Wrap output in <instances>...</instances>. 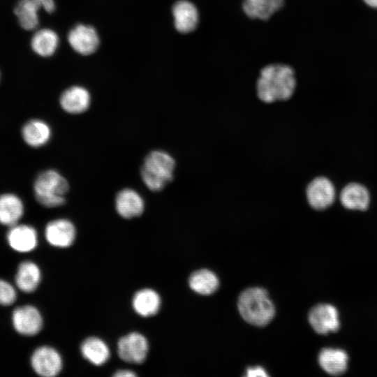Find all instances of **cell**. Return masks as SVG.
Masks as SVG:
<instances>
[{"label":"cell","instance_id":"6da1fadb","mask_svg":"<svg viewBox=\"0 0 377 377\" xmlns=\"http://www.w3.org/2000/svg\"><path fill=\"white\" fill-rule=\"evenodd\" d=\"M295 87V73L290 66L270 64L260 71L256 82V93L262 102L272 103L290 99Z\"/></svg>","mask_w":377,"mask_h":377},{"label":"cell","instance_id":"7a4b0ae2","mask_svg":"<svg viewBox=\"0 0 377 377\" xmlns=\"http://www.w3.org/2000/svg\"><path fill=\"white\" fill-rule=\"evenodd\" d=\"M176 163L174 158L163 150H154L145 158L140 173L146 186L152 191H159L174 177Z\"/></svg>","mask_w":377,"mask_h":377},{"label":"cell","instance_id":"3957f363","mask_svg":"<svg viewBox=\"0 0 377 377\" xmlns=\"http://www.w3.org/2000/svg\"><path fill=\"white\" fill-rule=\"evenodd\" d=\"M238 309L242 318L256 326H264L273 318L275 309L265 290L251 288L239 296Z\"/></svg>","mask_w":377,"mask_h":377},{"label":"cell","instance_id":"277c9868","mask_svg":"<svg viewBox=\"0 0 377 377\" xmlns=\"http://www.w3.org/2000/svg\"><path fill=\"white\" fill-rule=\"evenodd\" d=\"M69 190L68 181L57 170H47L40 172L34 183L36 200L45 207H57L66 202Z\"/></svg>","mask_w":377,"mask_h":377},{"label":"cell","instance_id":"5b68a950","mask_svg":"<svg viewBox=\"0 0 377 377\" xmlns=\"http://www.w3.org/2000/svg\"><path fill=\"white\" fill-rule=\"evenodd\" d=\"M149 344L147 339L138 332L130 333L121 337L117 343L119 357L133 364L143 362L147 355Z\"/></svg>","mask_w":377,"mask_h":377},{"label":"cell","instance_id":"8992f818","mask_svg":"<svg viewBox=\"0 0 377 377\" xmlns=\"http://www.w3.org/2000/svg\"><path fill=\"white\" fill-rule=\"evenodd\" d=\"M309 322L314 331L320 334L337 332L340 327L338 310L330 304L313 307L309 313Z\"/></svg>","mask_w":377,"mask_h":377},{"label":"cell","instance_id":"52a82bcc","mask_svg":"<svg viewBox=\"0 0 377 377\" xmlns=\"http://www.w3.org/2000/svg\"><path fill=\"white\" fill-rule=\"evenodd\" d=\"M306 197L309 205L314 209L323 210L330 207L335 198L334 185L327 178L318 177L306 186Z\"/></svg>","mask_w":377,"mask_h":377},{"label":"cell","instance_id":"ba28073f","mask_svg":"<svg viewBox=\"0 0 377 377\" xmlns=\"http://www.w3.org/2000/svg\"><path fill=\"white\" fill-rule=\"evenodd\" d=\"M31 363L34 371L43 377L55 376L62 368L59 353L49 346L38 348L31 356Z\"/></svg>","mask_w":377,"mask_h":377},{"label":"cell","instance_id":"9c48e42d","mask_svg":"<svg viewBox=\"0 0 377 377\" xmlns=\"http://www.w3.org/2000/svg\"><path fill=\"white\" fill-rule=\"evenodd\" d=\"M12 322L15 330L24 336L35 335L43 327V318L39 311L31 305L15 309L12 315Z\"/></svg>","mask_w":377,"mask_h":377},{"label":"cell","instance_id":"30bf717a","mask_svg":"<svg viewBox=\"0 0 377 377\" xmlns=\"http://www.w3.org/2000/svg\"><path fill=\"white\" fill-rule=\"evenodd\" d=\"M75 228L69 220L59 219L49 222L45 229V237L50 244L56 247L70 246L75 239Z\"/></svg>","mask_w":377,"mask_h":377},{"label":"cell","instance_id":"8fae6325","mask_svg":"<svg viewBox=\"0 0 377 377\" xmlns=\"http://www.w3.org/2000/svg\"><path fill=\"white\" fill-rule=\"evenodd\" d=\"M68 40L77 52L88 55L94 53L99 44L96 30L91 26L78 24L68 34Z\"/></svg>","mask_w":377,"mask_h":377},{"label":"cell","instance_id":"7c38bea8","mask_svg":"<svg viewBox=\"0 0 377 377\" xmlns=\"http://www.w3.org/2000/svg\"><path fill=\"white\" fill-rule=\"evenodd\" d=\"M10 228L7 240L13 249L17 252L26 253L36 248L38 236L36 230L32 226L17 223Z\"/></svg>","mask_w":377,"mask_h":377},{"label":"cell","instance_id":"4fadbf2b","mask_svg":"<svg viewBox=\"0 0 377 377\" xmlns=\"http://www.w3.org/2000/svg\"><path fill=\"white\" fill-rule=\"evenodd\" d=\"M115 207L121 217L131 219L142 214L145 203L137 191L131 188H124L116 195Z\"/></svg>","mask_w":377,"mask_h":377},{"label":"cell","instance_id":"5bb4252c","mask_svg":"<svg viewBox=\"0 0 377 377\" xmlns=\"http://www.w3.org/2000/svg\"><path fill=\"white\" fill-rule=\"evenodd\" d=\"M175 27L182 34L193 31L198 22V13L195 6L186 0L177 1L172 7Z\"/></svg>","mask_w":377,"mask_h":377},{"label":"cell","instance_id":"9a60e30c","mask_svg":"<svg viewBox=\"0 0 377 377\" xmlns=\"http://www.w3.org/2000/svg\"><path fill=\"white\" fill-rule=\"evenodd\" d=\"M60 105L68 113L77 114L85 112L91 102L89 91L84 87L74 86L64 91L60 97Z\"/></svg>","mask_w":377,"mask_h":377},{"label":"cell","instance_id":"2e32d148","mask_svg":"<svg viewBox=\"0 0 377 377\" xmlns=\"http://www.w3.org/2000/svg\"><path fill=\"white\" fill-rule=\"evenodd\" d=\"M320 367L327 374L333 376L343 374L348 368V356L341 348H325L318 355Z\"/></svg>","mask_w":377,"mask_h":377},{"label":"cell","instance_id":"e0dca14e","mask_svg":"<svg viewBox=\"0 0 377 377\" xmlns=\"http://www.w3.org/2000/svg\"><path fill=\"white\" fill-rule=\"evenodd\" d=\"M24 204L17 195L6 193L0 195V223L11 227L18 223L24 214Z\"/></svg>","mask_w":377,"mask_h":377},{"label":"cell","instance_id":"ac0fdd59","mask_svg":"<svg viewBox=\"0 0 377 377\" xmlns=\"http://www.w3.org/2000/svg\"><path fill=\"white\" fill-rule=\"evenodd\" d=\"M340 200L343 206L353 210H365L370 202L367 189L357 183L346 185L341 192Z\"/></svg>","mask_w":377,"mask_h":377},{"label":"cell","instance_id":"d6986e66","mask_svg":"<svg viewBox=\"0 0 377 377\" xmlns=\"http://www.w3.org/2000/svg\"><path fill=\"white\" fill-rule=\"evenodd\" d=\"M24 141L30 147L37 148L45 145L51 136L49 125L40 119H31L22 128Z\"/></svg>","mask_w":377,"mask_h":377},{"label":"cell","instance_id":"ffe728a7","mask_svg":"<svg viewBox=\"0 0 377 377\" xmlns=\"http://www.w3.org/2000/svg\"><path fill=\"white\" fill-rule=\"evenodd\" d=\"M283 4L284 0H244L242 8L249 17L267 20Z\"/></svg>","mask_w":377,"mask_h":377},{"label":"cell","instance_id":"44dd1931","mask_svg":"<svg viewBox=\"0 0 377 377\" xmlns=\"http://www.w3.org/2000/svg\"><path fill=\"white\" fill-rule=\"evenodd\" d=\"M132 305L138 314L149 317L155 315L158 311L161 306V298L155 290L145 288L135 294Z\"/></svg>","mask_w":377,"mask_h":377},{"label":"cell","instance_id":"7402d4cb","mask_svg":"<svg viewBox=\"0 0 377 377\" xmlns=\"http://www.w3.org/2000/svg\"><path fill=\"white\" fill-rule=\"evenodd\" d=\"M40 277V271L38 265L31 261H25L18 267L15 283L22 291L31 293L37 288Z\"/></svg>","mask_w":377,"mask_h":377},{"label":"cell","instance_id":"603a6c76","mask_svg":"<svg viewBox=\"0 0 377 377\" xmlns=\"http://www.w3.org/2000/svg\"><path fill=\"white\" fill-rule=\"evenodd\" d=\"M83 357L91 364L100 366L110 357V350L107 344L97 337H89L81 345Z\"/></svg>","mask_w":377,"mask_h":377},{"label":"cell","instance_id":"cb8c5ba5","mask_svg":"<svg viewBox=\"0 0 377 377\" xmlns=\"http://www.w3.org/2000/svg\"><path fill=\"white\" fill-rule=\"evenodd\" d=\"M59 38L52 29H43L36 31L31 41L32 50L41 57L52 55L57 48Z\"/></svg>","mask_w":377,"mask_h":377},{"label":"cell","instance_id":"d4e9b609","mask_svg":"<svg viewBox=\"0 0 377 377\" xmlns=\"http://www.w3.org/2000/svg\"><path fill=\"white\" fill-rule=\"evenodd\" d=\"M40 8L32 0H20L14 12L20 27L27 31L35 29L38 25V11Z\"/></svg>","mask_w":377,"mask_h":377},{"label":"cell","instance_id":"484cf974","mask_svg":"<svg viewBox=\"0 0 377 377\" xmlns=\"http://www.w3.org/2000/svg\"><path fill=\"white\" fill-rule=\"evenodd\" d=\"M191 288L201 295H211L219 287V279L216 274L208 269H200L193 272L188 280Z\"/></svg>","mask_w":377,"mask_h":377},{"label":"cell","instance_id":"4316f807","mask_svg":"<svg viewBox=\"0 0 377 377\" xmlns=\"http://www.w3.org/2000/svg\"><path fill=\"white\" fill-rule=\"evenodd\" d=\"M16 291L8 282L0 279V305L8 306L15 302Z\"/></svg>","mask_w":377,"mask_h":377},{"label":"cell","instance_id":"83f0119b","mask_svg":"<svg viewBox=\"0 0 377 377\" xmlns=\"http://www.w3.org/2000/svg\"><path fill=\"white\" fill-rule=\"evenodd\" d=\"M39 8H43L47 13H52L55 9L54 0H32Z\"/></svg>","mask_w":377,"mask_h":377},{"label":"cell","instance_id":"f1b7e54d","mask_svg":"<svg viewBox=\"0 0 377 377\" xmlns=\"http://www.w3.org/2000/svg\"><path fill=\"white\" fill-rule=\"evenodd\" d=\"M246 376L249 377H256V376H268V374L266 373L265 369H263L260 367H251L249 368L246 370Z\"/></svg>","mask_w":377,"mask_h":377},{"label":"cell","instance_id":"f546056e","mask_svg":"<svg viewBox=\"0 0 377 377\" xmlns=\"http://www.w3.org/2000/svg\"><path fill=\"white\" fill-rule=\"evenodd\" d=\"M114 376H116V377H134V376H136V374L134 373L133 371L124 369V370L117 371L114 374Z\"/></svg>","mask_w":377,"mask_h":377},{"label":"cell","instance_id":"4dcf8cb0","mask_svg":"<svg viewBox=\"0 0 377 377\" xmlns=\"http://www.w3.org/2000/svg\"><path fill=\"white\" fill-rule=\"evenodd\" d=\"M363 1L369 7L377 8V0H363Z\"/></svg>","mask_w":377,"mask_h":377}]
</instances>
